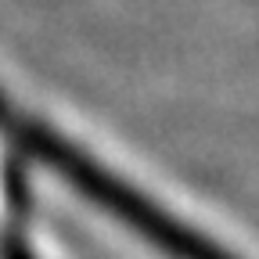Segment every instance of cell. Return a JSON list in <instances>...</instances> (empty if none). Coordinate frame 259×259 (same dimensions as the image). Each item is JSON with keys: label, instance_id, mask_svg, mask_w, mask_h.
Masks as SVG:
<instances>
[{"label": "cell", "instance_id": "1", "mask_svg": "<svg viewBox=\"0 0 259 259\" xmlns=\"http://www.w3.org/2000/svg\"><path fill=\"white\" fill-rule=\"evenodd\" d=\"M0 134H8L32 162L47 166L72 191H79L87 202H94L97 209H105L108 216L126 223L134 234H141L148 245L166 252L169 259H238L212 238H205L202 231L177 220L173 212L158 209L148 194H141L134 184H126L108 166L90 158L69 137H61L54 126L32 119L29 112H18L4 97V90H0Z\"/></svg>", "mask_w": 259, "mask_h": 259}]
</instances>
